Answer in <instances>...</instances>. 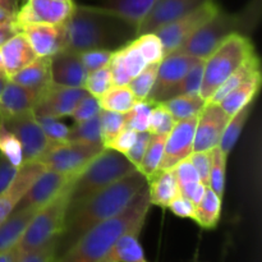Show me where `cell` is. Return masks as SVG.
<instances>
[{
	"mask_svg": "<svg viewBox=\"0 0 262 262\" xmlns=\"http://www.w3.org/2000/svg\"><path fill=\"white\" fill-rule=\"evenodd\" d=\"M147 186L138 170L132 171L97 193L73 205L67 212L66 223L56 242V257L63 255L91 228L122 212Z\"/></svg>",
	"mask_w": 262,
	"mask_h": 262,
	"instance_id": "cell-1",
	"label": "cell"
},
{
	"mask_svg": "<svg viewBox=\"0 0 262 262\" xmlns=\"http://www.w3.org/2000/svg\"><path fill=\"white\" fill-rule=\"evenodd\" d=\"M67 50L82 53L92 49L115 50L136 37L137 27L102 7L77 5L64 22Z\"/></svg>",
	"mask_w": 262,
	"mask_h": 262,
	"instance_id": "cell-2",
	"label": "cell"
},
{
	"mask_svg": "<svg viewBox=\"0 0 262 262\" xmlns=\"http://www.w3.org/2000/svg\"><path fill=\"white\" fill-rule=\"evenodd\" d=\"M151 206L146 186L122 212L91 228L54 262H100L123 234L142 230Z\"/></svg>",
	"mask_w": 262,
	"mask_h": 262,
	"instance_id": "cell-3",
	"label": "cell"
},
{
	"mask_svg": "<svg viewBox=\"0 0 262 262\" xmlns=\"http://www.w3.org/2000/svg\"><path fill=\"white\" fill-rule=\"evenodd\" d=\"M261 17V0H250L242 10L235 13L219 12L207 20L178 51L199 59H206L225 38L233 33H250L257 26Z\"/></svg>",
	"mask_w": 262,
	"mask_h": 262,
	"instance_id": "cell-4",
	"label": "cell"
},
{
	"mask_svg": "<svg viewBox=\"0 0 262 262\" xmlns=\"http://www.w3.org/2000/svg\"><path fill=\"white\" fill-rule=\"evenodd\" d=\"M135 170H137V168L125 155L110 148H104L72 182L69 207L106 188Z\"/></svg>",
	"mask_w": 262,
	"mask_h": 262,
	"instance_id": "cell-5",
	"label": "cell"
},
{
	"mask_svg": "<svg viewBox=\"0 0 262 262\" xmlns=\"http://www.w3.org/2000/svg\"><path fill=\"white\" fill-rule=\"evenodd\" d=\"M253 54L256 51L250 36L233 33L225 38L204 61V77L200 89L202 99L207 101L217 87Z\"/></svg>",
	"mask_w": 262,
	"mask_h": 262,
	"instance_id": "cell-6",
	"label": "cell"
},
{
	"mask_svg": "<svg viewBox=\"0 0 262 262\" xmlns=\"http://www.w3.org/2000/svg\"><path fill=\"white\" fill-rule=\"evenodd\" d=\"M72 182L53 200L40 207L32 217L20 239L15 245L20 256L41 247L60 234L69 209Z\"/></svg>",
	"mask_w": 262,
	"mask_h": 262,
	"instance_id": "cell-7",
	"label": "cell"
},
{
	"mask_svg": "<svg viewBox=\"0 0 262 262\" xmlns=\"http://www.w3.org/2000/svg\"><path fill=\"white\" fill-rule=\"evenodd\" d=\"M220 10L215 0L206 3L193 12L168 23L155 31L164 48V56L178 51L207 20L211 19Z\"/></svg>",
	"mask_w": 262,
	"mask_h": 262,
	"instance_id": "cell-8",
	"label": "cell"
},
{
	"mask_svg": "<svg viewBox=\"0 0 262 262\" xmlns=\"http://www.w3.org/2000/svg\"><path fill=\"white\" fill-rule=\"evenodd\" d=\"M104 148L101 145L81 142L58 143L51 145L38 161L50 170L78 176L89 165L90 161L94 160Z\"/></svg>",
	"mask_w": 262,
	"mask_h": 262,
	"instance_id": "cell-9",
	"label": "cell"
},
{
	"mask_svg": "<svg viewBox=\"0 0 262 262\" xmlns=\"http://www.w3.org/2000/svg\"><path fill=\"white\" fill-rule=\"evenodd\" d=\"M73 0H23L14 17L18 31L22 26L33 23L63 25L73 12Z\"/></svg>",
	"mask_w": 262,
	"mask_h": 262,
	"instance_id": "cell-10",
	"label": "cell"
},
{
	"mask_svg": "<svg viewBox=\"0 0 262 262\" xmlns=\"http://www.w3.org/2000/svg\"><path fill=\"white\" fill-rule=\"evenodd\" d=\"M3 124L12 130L20 142L23 151V161H38V159L49 150L50 141L43 133L40 123L33 112L23 113L18 117L3 122Z\"/></svg>",
	"mask_w": 262,
	"mask_h": 262,
	"instance_id": "cell-11",
	"label": "cell"
},
{
	"mask_svg": "<svg viewBox=\"0 0 262 262\" xmlns=\"http://www.w3.org/2000/svg\"><path fill=\"white\" fill-rule=\"evenodd\" d=\"M89 92L82 87H67L51 83L40 95L33 113L38 117L60 118L69 117L74 107Z\"/></svg>",
	"mask_w": 262,
	"mask_h": 262,
	"instance_id": "cell-12",
	"label": "cell"
},
{
	"mask_svg": "<svg viewBox=\"0 0 262 262\" xmlns=\"http://www.w3.org/2000/svg\"><path fill=\"white\" fill-rule=\"evenodd\" d=\"M229 119L219 104L206 101L197 119L193 151H211L217 147Z\"/></svg>",
	"mask_w": 262,
	"mask_h": 262,
	"instance_id": "cell-13",
	"label": "cell"
},
{
	"mask_svg": "<svg viewBox=\"0 0 262 262\" xmlns=\"http://www.w3.org/2000/svg\"><path fill=\"white\" fill-rule=\"evenodd\" d=\"M199 115L179 120L168 133L164 147V156L159 170H170L193 152L194 132Z\"/></svg>",
	"mask_w": 262,
	"mask_h": 262,
	"instance_id": "cell-14",
	"label": "cell"
},
{
	"mask_svg": "<svg viewBox=\"0 0 262 262\" xmlns=\"http://www.w3.org/2000/svg\"><path fill=\"white\" fill-rule=\"evenodd\" d=\"M211 0H156L147 14L137 26L136 36L155 32L163 26L193 12Z\"/></svg>",
	"mask_w": 262,
	"mask_h": 262,
	"instance_id": "cell-15",
	"label": "cell"
},
{
	"mask_svg": "<svg viewBox=\"0 0 262 262\" xmlns=\"http://www.w3.org/2000/svg\"><path fill=\"white\" fill-rule=\"evenodd\" d=\"M200 60L202 59L188 55L182 51H174L164 56L159 64L158 76L152 91L148 95V99L155 102H160L164 94L174 84L178 83Z\"/></svg>",
	"mask_w": 262,
	"mask_h": 262,
	"instance_id": "cell-16",
	"label": "cell"
},
{
	"mask_svg": "<svg viewBox=\"0 0 262 262\" xmlns=\"http://www.w3.org/2000/svg\"><path fill=\"white\" fill-rule=\"evenodd\" d=\"M45 170V165L40 161L23 163L9 187L0 194V224H3L14 212L26 192Z\"/></svg>",
	"mask_w": 262,
	"mask_h": 262,
	"instance_id": "cell-17",
	"label": "cell"
},
{
	"mask_svg": "<svg viewBox=\"0 0 262 262\" xmlns=\"http://www.w3.org/2000/svg\"><path fill=\"white\" fill-rule=\"evenodd\" d=\"M76 177L77 176H72V174L59 173V171L46 169L33 182V184L26 192L15 210L30 209V207L40 209L43 205L48 204L50 200H53L59 192L63 191Z\"/></svg>",
	"mask_w": 262,
	"mask_h": 262,
	"instance_id": "cell-18",
	"label": "cell"
},
{
	"mask_svg": "<svg viewBox=\"0 0 262 262\" xmlns=\"http://www.w3.org/2000/svg\"><path fill=\"white\" fill-rule=\"evenodd\" d=\"M145 56L138 49L135 38L113 50L109 63L113 86H127L130 79L147 67Z\"/></svg>",
	"mask_w": 262,
	"mask_h": 262,
	"instance_id": "cell-19",
	"label": "cell"
},
{
	"mask_svg": "<svg viewBox=\"0 0 262 262\" xmlns=\"http://www.w3.org/2000/svg\"><path fill=\"white\" fill-rule=\"evenodd\" d=\"M30 41L33 51L37 56L55 55L67 48L66 30L63 25H46V23H33L19 28Z\"/></svg>",
	"mask_w": 262,
	"mask_h": 262,
	"instance_id": "cell-20",
	"label": "cell"
},
{
	"mask_svg": "<svg viewBox=\"0 0 262 262\" xmlns=\"http://www.w3.org/2000/svg\"><path fill=\"white\" fill-rule=\"evenodd\" d=\"M38 92L7 79L0 91V119L2 123L27 112H33L38 99Z\"/></svg>",
	"mask_w": 262,
	"mask_h": 262,
	"instance_id": "cell-21",
	"label": "cell"
},
{
	"mask_svg": "<svg viewBox=\"0 0 262 262\" xmlns=\"http://www.w3.org/2000/svg\"><path fill=\"white\" fill-rule=\"evenodd\" d=\"M51 78L60 86L82 87L87 77V71L82 64L79 53L71 50H61L50 56Z\"/></svg>",
	"mask_w": 262,
	"mask_h": 262,
	"instance_id": "cell-22",
	"label": "cell"
},
{
	"mask_svg": "<svg viewBox=\"0 0 262 262\" xmlns=\"http://www.w3.org/2000/svg\"><path fill=\"white\" fill-rule=\"evenodd\" d=\"M0 53H2L3 63H4L8 78L37 58L30 41L22 31H18L14 36L8 40L0 48Z\"/></svg>",
	"mask_w": 262,
	"mask_h": 262,
	"instance_id": "cell-23",
	"label": "cell"
},
{
	"mask_svg": "<svg viewBox=\"0 0 262 262\" xmlns=\"http://www.w3.org/2000/svg\"><path fill=\"white\" fill-rule=\"evenodd\" d=\"M14 83L30 89L32 91L42 94L51 83V68H50V58L46 56H37L32 63L26 66L15 74L10 76L9 78Z\"/></svg>",
	"mask_w": 262,
	"mask_h": 262,
	"instance_id": "cell-24",
	"label": "cell"
},
{
	"mask_svg": "<svg viewBox=\"0 0 262 262\" xmlns=\"http://www.w3.org/2000/svg\"><path fill=\"white\" fill-rule=\"evenodd\" d=\"M146 181L151 205L168 209L170 202L181 194L174 169L158 170Z\"/></svg>",
	"mask_w": 262,
	"mask_h": 262,
	"instance_id": "cell-25",
	"label": "cell"
},
{
	"mask_svg": "<svg viewBox=\"0 0 262 262\" xmlns=\"http://www.w3.org/2000/svg\"><path fill=\"white\" fill-rule=\"evenodd\" d=\"M262 83L261 71L256 72L251 77H248L243 83H241L237 89L230 91L222 101L219 102L225 113L229 117L234 115L245 106L250 105L255 100L257 94L260 92Z\"/></svg>",
	"mask_w": 262,
	"mask_h": 262,
	"instance_id": "cell-26",
	"label": "cell"
},
{
	"mask_svg": "<svg viewBox=\"0 0 262 262\" xmlns=\"http://www.w3.org/2000/svg\"><path fill=\"white\" fill-rule=\"evenodd\" d=\"M141 230L123 234L100 262H150L140 243Z\"/></svg>",
	"mask_w": 262,
	"mask_h": 262,
	"instance_id": "cell-27",
	"label": "cell"
},
{
	"mask_svg": "<svg viewBox=\"0 0 262 262\" xmlns=\"http://www.w3.org/2000/svg\"><path fill=\"white\" fill-rule=\"evenodd\" d=\"M37 211L38 209L36 207L15 210L3 224H0V252L17 245Z\"/></svg>",
	"mask_w": 262,
	"mask_h": 262,
	"instance_id": "cell-28",
	"label": "cell"
},
{
	"mask_svg": "<svg viewBox=\"0 0 262 262\" xmlns=\"http://www.w3.org/2000/svg\"><path fill=\"white\" fill-rule=\"evenodd\" d=\"M174 171H176L177 182H178V187L182 196L191 200L194 205L199 204L202 197H204L206 187L202 184L201 179H200L194 166L192 165L191 160L186 159V160L181 161L174 168Z\"/></svg>",
	"mask_w": 262,
	"mask_h": 262,
	"instance_id": "cell-29",
	"label": "cell"
},
{
	"mask_svg": "<svg viewBox=\"0 0 262 262\" xmlns=\"http://www.w3.org/2000/svg\"><path fill=\"white\" fill-rule=\"evenodd\" d=\"M223 200L210 187L205 189L204 197L196 205L193 220L204 229H215L222 215Z\"/></svg>",
	"mask_w": 262,
	"mask_h": 262,
	"instance_id": "cell-30",
	"label": "cell"
},
{
	"mask_svg": "<svg viewBox=\"0 0 262 262\" xmlns=\"http://www.w3.org/2000/svg\"><path fill=\"white\" fill-rule=\"evenodd\" d=\"M156 0H101L100 7L109 9L137 27Z\"/></svg>",
	"mask_w": 262,
	"mask_h": 262,
	"instance_id": "cell-31",
	"label": "cell"
},
{
	"mask_svg": "<svg viewBox=\"0 0 262 262\" xmlns=\"http://www.w3.org/2000/svg\"><path fill=\"white\" fill-rule=\"evenodd\" d=\"M261 71V64H260V58L257 56V54H253L252 56L247 59L242 66L238 69H235L219 87H217L216 91L214 92L211 97H210L207 101H212L219 104L230 91H233L234 89H237L241 83L246 81L248 77H251L252 74H255L256 72Z\"/></svg>",
	"mask_w": 262,
	"mask_h": 262,
	"instance_id": "cell-32",
	"label": "cell"
},
{
	"mask_svg": "<svg viewBox=\"0 0 262 262\" xmlns=\"http://www.w3.org/2000/svg\"><path fill=\"white\" fill-rule=\"evenodd\" d=\"M161 102L170 112L176 122H179V120L199 115L206 104V100L202 99L200 94H188L178 95Z\"/></svg>",
	"mask_w": 262,
	"mask_h": 262,
	"instance_id": "cell-33",
	"label": "cell"
},
{
	"mask_svg": "<svg viewBox=\"0 0 262 262\" xmlns=\"http://www.w3.org/2000/svg\"><path fill=\"white\" fill-rule=\"evenodd\" d=\"M97 100L101 110L120 113V114L129 112L137 101L128 86H112Z\"/></svg>",
	"mask_w": 262,
	"mask_h": 262,
	"instance_id": "cell-34",
	"label": "cell"
},
{
	"mask_svg": "<svg viewBox=\"0 0 262 262\" xmlns=\"http://www.w3.org/2000/svg\"><path fill=\"white\" fill-rule=\"evenodd\" d=\"M251 112H252V102L230 117L219 143L220 150L225 155H229L233 151V148H234V146L237 145L238 140H239L241 135H242L243 128H245L246 123H247L248 118H250Z\"/></svg>",
	"mask_w": 262,
	"mask_h": 262,
	"instance_id": "cell-35",
	"label": "cell"
},
{
	"mask_svg": "<svg viewBox=\"0 0 262 262\" xmlns=\"http://www.w3.org/2000/svg\"><path fill=\"white\" fill-rule=\"evenodd\" d=\"M67 142H81L89 145H101V129H100V114L83 122H76L69 127Z\"/></svg>",
	"mask_w": 262,
	"mask_h": 262,
	"instance_id": "cell-36",
	"label": "cell"
},
{
	"mask_svg": "<svg viewBox=\"0 0 262 262\" xmlns=\"http://www.w3.org/2000/svg\"><path fill=\"white\" fill-rule=\"evenodd\" d=\"M168 135H152L150 143H148L146 152L143 155L142 161L138 165L137 170L145 177L146 179L156 173L160 169L161 160L164 156V147H165V141Z\"/></svg>",
	"mask_w": 262,
	"mask_h": 262,
	"instance_id": "cell-37",
	"label": "cell"
},
{
	"mask_svg": "<svg viewBox=\"0 0 262 262\" xmlns=\"http://www.w3.org/2000/svg\"><path fill=\"white\" fill-rule=\"evenodd\" d=\"M204 61L205 59L200 60L178 83L174 84L171 89H169L164 94L161 101H165V100L174 96H178V95L200 94V89H201L202 84V77H204Z\"/></svg>",
	"mask_w": 262,
	"mask_h": 262,
	"instance_id": "cell-38",
	"label": "cell"
},
{
	"mask_svg": "<svg viewBox=\"0 0 262 262\" xmlns=\"http://www.w3.org/2000/svg\"><path fill=\"white\" fill-rule=\"evenodd\" d=\"M154 105L155 101L150 99L137 100L132 109L124 114L125 128H129L136 132H148Z\"/></svg>",
	"mask_w": 262,
	"mask_h": 262,
	"instance_id": "cell-39",
	"label": "cell"
},
{
	"mask_svg": "<svg viewBox=\"0 0 262 262\" xmlns=\"http://www.w3.org/2000/svg\"><path fill=\"white\" fill-rule=\"evenodd\" d=\"M228 155L220 147L211 150V168H210V188L223 200L225 192V177H227Z\"/></svg>",
	"mask_w": 262,
	"mask_h": 262,
	"instance_id": "cell-40",
	"label": "cell"
},
{
	"mask_svg": "<svg viewBox=\"0 0 262 262\" xmlns=\"http://www.w3.org/2000/svg\"><path fill=\"white\" fill-rule=\"evenodd\" d=\"M0 155L17 168L23 165V151L20 142L12 130L0 123Z\"/></svg>",
	"mask_w": 262,
	"mask_h": 262,
	"instance_id": "cell-41",
	"label": "cell"
},
{
	"mask_svg": "<svg viewBox=\"0 0 262 262\" xmlns=\"http://www.w3.org/2000/svg\"><path fill=\"white\" fill-rule=\"evenodd\" d=\"M160 63L148 64L142 72L137 74L133 79H130L129 83L127 84L132 94L137 100L148 99V95L151 94L155 84L156 76H158V69Z\"/></svg>",
	"mask_w": 262,
	"mask_h": 262,
	"instance_id": "cell-42",
	"label": "cell"
},
{
	"mask_svg": "<svg viewBox=\"0 0 262 262\" xmlns=\"http://www.w3.org/2000/svg\"><path fill=\"white\" fill-rule=\"evenodd\" d=\"M136 43L145 56L147 64L160 63L164 58V48L160 38L155 32L142 33L135 37Z\"/></svg>",
	"mask_w": 262,
	"mask_h": 262,
	"instance_id": "cell-43",
	"label": "cell"
},
{
	"mask_svg": "<svg viewBox=\"0 0 262 262\" xmlns=\"http://www.w3.org/2000/svg\"><path fill=\"white\" fill-rule=\"evenodd\" d=\"M125 128L124 114L115 112H107L101 110L100 112V129H101V137L104 147L120 132Z\"/></svg>",
	"mask_w": 262,
	"mask_h": 262,
	"instance_id": "cell-44",
	"label": "cell"
},
{
	"mask_svg": "<svg viewBox=\"0 0 262 262\" xmlns=\"http://www.w3.org/2000/svg\"><path fill=\"white\" fill-rule=\"evenodd\" d=\"M112 86V73H110L109 66H107L105 67V68L97 69V71L87 73L83 89L86 90L91 96L99 99V97L102 96V95H104Z\"/></svg>",
	"mask_w": 262,
	"mask_h": 262,
	"instance_id": "cell-45",
	"label": "cell"
},
{
	"mask_svg": "<svg viewBox=\"0 0 262 262\" xmlns=\"http://www.w3.org/2000/svg\"><path fill=\"white\" fill-rule=\"evenodd\" d=\"M176 119L163 102H155L152 113H151L150 127L148 132L151 135H168L176 125Z\"/></svg>",
	"mask_w": 262,
	"mask_h": 262,
	"instance_id": "cell-46",
	"label": "cell"
},
{
	"mask_svg": "<svg viewBox=\"0 0 262 262\" xmlns=\"http://www.w3.org/2000/svg\"><path fill=\"white\" fill-rule=\"evenodd\" d=\"M36 119L40 123L43 133L48 137V140L50 141L51 145H58V143H64L68 141L69 127L64 124L63 122H60L58 118L38 117V115H36Z\"/></svg>",
	"mask_w": 262,
	"mask_h": 262,
	"instance_id": "cell-47",
	"label": "cell"
},
{
	"mask_svg": "<svg viewBox=\"0 0 262 262\" xmlns=\"http://www.w3.org/2000/svg\"><path fill=\"white\" fill-rule=\"evenodd\" d=\"M113 50H107V49H92V50L79 53V58H81L82 64H83L87 73H90V72L97 71V69L109 66Z\"/></svg>",
	"mask_w": 262,
	"mask_h": 262,
	"instance_id": "cell-48",
	"label": "cell"
},
{
	"mask_svg": "<svg viewBox=\"0 0 262 262\" xmlns=\"http://www.w3.org/2000/svg\"><path fill=\"white\" fill-rule=\"evenodd\" d=\"M100 112H101V107L99 105V100L96 97L91 96L90 94H87L77 104V106L74 107V110L72 112V114L69 117L73 119V123L83 122V120H89L91 118L99 115Z\"/></svg>",
	"mask_w": 262,
	"mask_h": 262,
	"instance_id": "cell-49",
	"label": "cell"
},
{
	"mask_svg": "<svg viewBox=\"0 0 262 262\" xmlns=\"http://www.w3.org/2000/svg\"><path fill=\"white\" fill-rule=\"evenodd\" d=\"M56 242L58 237L53 238L41 247L22 255L17 262H54L56 258Z\"/></svg>",
	"mask_w": 262,
	"mask_h": 262,
	"instance_id": "cell-50",
	"label": "cell"
},
{
	"mask_svg": "<svg viewBox=\"0 0 262 262\" xmlns=\"http://www.w3.org/2000/svg\"><path fill=\"white\" fill-rule=\"evenodd\" d=\"M192 165L196 169L205 187L210 186V168H211V151H193L189 155Z\"/></svg>",
	"mask_w": 262,
	"mask_h": 262,
	"instance_id": "cell-51",
	"label": "cell"
},
{
	"mask_svg": "<svg viewBox=\"0 0 262 262\" xmlns=\"http://www.w3.org/2000/svg\"><path fill=\"white\" fill-rule=\"evenodd\" d=\"M137 135L138 132H136V130L129 129V128H124V129L120 130V132L118 133L106 146H105V148H110V150H114L117 151V152L125 155V154L130 150V147L135 145Z\"/></svg>",
	"mask_w": 262,
	"mask_h": 262,
	"instance_id": "cell-52",
	"label": "cell"
},
{
	"mask_svg": "<svg viewBox=\"0 0 262 262\" xmlns=\"http://www.w3.org/2000/svg\"><path fill=\"white\" fill-rule=\"evenodd\" d=\"M151 137H152V135H151L150 132H138L135 145H133L132 147H130V150L125 154V158H127L136 168H138V165H140L141 161H142V158L143 155H145L148 143H150Z\"/></svg>",
	"mask_w": 262,
	"mask_h": 262,
	"instance_id": "cell-53",
	"label": "cell"
},
{
	"mask_svg": "<svg viewBox=\"0 0 262 262\" xmlns=\"http://www.w3.org/2000/svg\"><path fill=\"white\" fill-rule=\"evenodd\" d=\"M168 209L173 212L176 216L183 217V219H192L194 216V210H196V205L187 197L179 194L177 199H174L168 206Z\"/></svg>",
	"mask_w": 262,
	"mask_h": 262,
	"instance_id": "cell-54",
	"label": "cell"
},
{
	"mask_svg": "<svg viewBox=\"0 0 262 262\" xmlns=\"http://www.w3.org/2000/svg\"><path fill=\"white\" fill-rule=\"evenodd\" d=\"M17 166L10 164L3 155H0V194L9 187L18 171Z\"/></svg>",
	"mask_w": 262,
	"mask_h": 262,
	"instance_id": "cell-55",
	"label": "cell"
},
{
	"mask_svg": "<svg viewBox=\"0 0 262 262\" xmlns=\"http://www.w3.org/2000/svg\"><path fill=\"white\" fill-rule=\"evenodd\" d=\"M17 32H18V28L17 26H15L14 20L0 23V48H2V46Z\"/></svg>",
	"mask_w": 262,
	"mask_h": 262,
	"instance_id": "cell-56",
	"label": "cell"
},
{
	"mask_svg": "<svg viewBox=\"0 0 262 262\" xmlns=\"http://www.w3.org/2000/svg\"><path fill=\"white\" fill-rule=\"evenodd\" d=\"M19 257L20 255L18 252L17 246H13V247L0 252V262H17Z\"/></svg>",
	"mask_w": 262,
	"mask_h": 262,
	"instance_id": "cell-57",
	"label": "cell"
},
{
	"mask_svg": "<svg viewBox=\"0 0 262 262\" xmlns=\"http://www.w3.org/2000/svg\"><path fill=\"white\" fill-rule=\"evenodd\" d=\"M0 5H2L3 8H5V9L9 10V12L14 13L15 14L20 4L18 0H0Z\"/></svg>",
	"mask_w": 262,
	"mask_h": 262,
	"instance_id": "cell-58",
	"label": "cell"
},
{
	"mask_svg": "<svg viewBox=\"0 0 262 262\" xmlns=\"http://www.w3.org/2000/svg\"><path fill=\"white\" fill-rule=\"evenodd\" d=\"M14 17H15L14 13L9 12V10L5 9V8H3L2 5H0V23L14 20Z\"/></svg>",
	"mask_w": 262,
	"mask_h": 262,
	"instance_id": "cell-59",
	"label": "cell"
},
{
	"mask_svg": "<svg viewBox=\"0 0 262 262\" xmlns=\"http://www.w3.org/2000/svg\"><path fill=\"white\" fill-rule=\"evenodd\" d=\"M0 79H8V77H7V73H5L4 63H3L2 53H0Z\"/></svg>",
	"mask_w": 262,
	"mask_h": 262,
	"instance_id": "cell-60",
	"label": "cell"
},
{
	"mask_svg": "<svg viewBox=\"0 0 262 262\" xmlns=\"http://www.w3.org/2000/svg\"><path fill=\"white\" fill-rule=\"evenodd\" d=\"M5 81H7V79H0V91H2L3 86H4V83H5ZM0 123H2V119H0Z\"/></svg>",
	"mask_w": 262,
	"mask_h": 262,
	"instance_id": "cell-61",
	"label": "cell"
},
{
	"mask_svg": "<svg viewBox=\"0 0 262 262\" xmlns=\"http://www.w3.org/2000/svg\"><path fill=\"white\" fill-rule=\"evenodd\" d=\"M18 2H19V4H20V3H22V2H23V0H18Z\"/></svg>",
	"mask_w": 262,
	"mask_h": 262,
	"instance_id": "cell-62",
	"label": "cell"
}]
</instances>
